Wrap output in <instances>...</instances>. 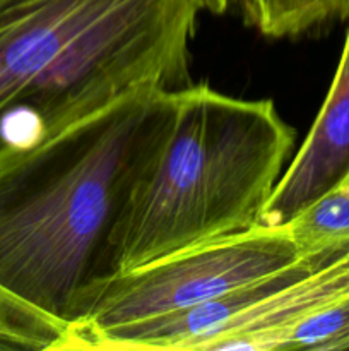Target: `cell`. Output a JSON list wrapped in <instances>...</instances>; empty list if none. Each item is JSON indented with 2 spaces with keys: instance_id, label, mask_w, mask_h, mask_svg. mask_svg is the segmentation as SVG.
<instances>
[{
  "instance_id": "cell-7",
  "label": "cell",
  "mask_w": 349,
  "mask_h": 351,
  "mask_svg": "<svg viewBox=\"0 0 349 351\" xmlns=\"http://www.w3.org/2000/svg\"><path fill=\"white\" fill-rule=\"evenodd\" d=\"M243 17L269 38H298L349 19V0H235Z\"/></svg>"
},
{
  "instance_id": "cell-8",
  "label": "cell",
  "mask_w": 349,
  "mask_h": 351,
  "mask_svg": "<svg viewBox=\"0 0 349 351\" xmlns=\"http://www.w3.org/2000/svg\"><path fill=\"white\" fill-rule=\"evenodd\" d=\"M284 226L301 254L349 243V171Z\"/></svg>"
},
{
  "instance_id": "cell-4",
  "label": "cell",
  "mask_w": 349,
  "mask_h": 351,
  "mask_svg": "<svg viewBox=\"0 0 349 351\" xmlns=\"http://www.w3.org/2000/svg\"><path fill=\"white\" fill-rule=\"evenodd\" d=\"M301 256L286 226L255 225L96 280L79 302L67 350L88 336L188 312Z\"/></svg>"
},
{
  "instance_id": "cell-2",
  "label": "cell",
  "mask_w": 349,
  "mask_h": 351,
  "mask_svg": "<svg viewBox=\"0 0 349 351\" xmlns=\"http://www.w3.org/2000/svg\"><path fill=\"white\" fill-rule=\"evenodd\" d=\"M293 146L272 99L174 89L170 123L109 237L106 276L259 225Z\"/></svg>"
},
{
  "instance_id": "cell-6",
  "label": "cell",
  "mask_w": 349,
  "mask_h": 351,
  "mask_svg": "<svg viewBox=\"0 0 349 351\" xmlns=\"http://www.w3.org/2000/svg\"><path fill=\"white\" fill-rule=\"evenodd\" d=\"M349 171V27L320 112L277 180L259 225L283 226Z\"/></svg>"
},
{
  "instance_id": "cell-10",
  "label": "cell",
  "mask_w": 349,
  "mask_h": 351,
  "mask_svg": "<svg viewBox=\"0 0 349 351\" xmlns=\"http://www.w3.org/2000/svg\"><path fill=\"white\" fill-rule=\"evenodd\" d=\"M274 350H349V297L287 329Z\"/></svg>"
},
{
  "instance_id": "cell-1",
  "label": "cell",
  "mask_w": 349,
  "mask_h": 351,
  "mask_svg": "<svg viewBox=\"0 0 349 351\" xmlns=\"http://www.w3.org/2000/svg\"><path fill=\"white\" fill-rule=\"evenodd\" d=\"M174 89L140 86L19 144L0 146V288L70 328L108 274L130 189L170 123Z\"/></svg>"
},
{
  "instance_id": "cell-9",
  "label": "cell",
  "mask_w": 349,
  "mask_h": 351,
  "mask_svg": "<svg viewBox=\"0 0 349 351\" xmlns=\"http://www.w3.org/2000/svg\"><path fill=\"white\" fill-rule=\"evenodd\" d=\"M67 341V324L0 288V351H64Z\"/></svg>"
},
{
  "instance_id": "cell-3",
  "label": "cell",
  "mask_w": 349,
  "mask_h": 351,
  "mask_svg": "<svg viewBox=\"0 0 349 351\" xmlns=\"http://www.w3.org/2000/svg\"><path fill=\"white\" fill-rule=\"evenodd\" d=\"M207 0H0V139L24 141L140 86H188ZM23 141V143H24Z\"/></svg>"
},
{
  "instance_id": "cell-5",
  "label": "cell",
  "mask_w": 349,
  "mask_h": 351,
  "mask_svg": "<svg viewBox=\"0 0 349 351\" xmlns=\"http://www.w3.org/2000/svg\"><path fill=\"white\" fill-rule=\"evenodd\" d=\"M349 297V243L301 254L293 263L188 312L127 326L130 351H270L305 319Z\"/></svg>"
}]
</instances>
